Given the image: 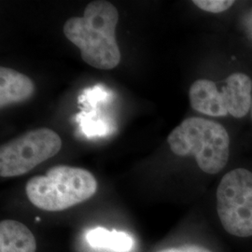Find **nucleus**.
I'll return each mask as SVG.
<instances>
[{"label": "nucleus", "mask_w": 252, "mask_h": 252, "mask_svg": "<svg viewBox=\"0 0 252 252\" xmlns=\"http://www.w3.org/2000/svg\"><path fill=\"white\" fill-rule=\"evenodd\" d=\"M119 13L108 1H94L87 5L82 17L68 19L63 26L65 37L81 51V58L91 66L108 70L121 61L116 41Z\"/></svg>", "instance_id": "f257e3e1"}, {"label": "nucleus", "mask_w": 252, "mask_h": 252, "mask_svg": "<svg viewBox=\"0 0 252 252\" xmlns=\"http://www.w3.org/2000/svg\"><path fill=\"white\" fill-rule=\"evenodd\" d=\"M178 156H194L202 171L214 175L221 171L229 159L230 138L220 124L191 117L177 126L167 138Z\"/></svg>", "instance_id": "f03ea898"}, {"label": "nucleus", "mask_w": 252, "mask_h": 252, "mask_svg": "<svg viewBox=\"0 0 252 252\" xmlns=\"http://www.w3.org/2000/svg\"><path fill=\"white\" fill-rule=\"evenodd\" d=\"M97 189L91 172L68 165H56L43 176L27 181L26 191L35 207L51 212L62 211L90 199Z\"/></svg>", "instance_id": "7ed1b4c3"}, {"label": "nucleus", "mask_w": 252, "mask_h": 252, "mask_svg": "<svg viewBox=\"0 0 252 252\" xmlns=\"http://www.w3.org/2000/svg\"><path fill=\"white\" fill-rule=\"evenodd\" d=\"M218 215L229 234L252 235V173L236 168L227 173L217 189Z\"/></svg>", "instance_id": "20e7f679"}, {"label": "nucleus", "mask_w": 252, "mask_h": 252, "mask_svg": "<svg viewBox=\"0 0 252 252\" xmlns=\"http://www.w3.org/2000/svg\"><path fill=\"white\" fill-rule=\"evenodd\" d=\"M62 148V139L54 130L39 128L2 145L0 176L18 177L31 171L41 162L55 156Z\"/></svg>", "instance_id": "39448f33"}, {"label": "nucleus", "mask_w": 252, "mask_h": 252, "mask_svg": "<svg viewBox=\"0 0 252 252\" xmlns=\"http://www.w3.org/2000/svg\"><path fill=\"white\" fill-rule=\"evenodd\" d=\"M190 106L202 114L212 117H224L227 109L224 93L218 90L216 83L209 80L194 81L189 92Z\"/></svg>", "instance_id": "423d86ee"}, {"label": "nucleus", "mask_w": 252, "mask_h": 252, "mask_svg": "<svg viewBox=\"0 0 252 252\" xmlns=\"http://www.w3.org/2000/svg\"><path fill=\"white\" fill-rule=\"evenodd\" d=\"M35 84L30 78L12 68L0 67V107L27 101L33 96Z\"/></svg>", "instance_id": "0eeeda50"}, {"label": "nucleus", "mask_w": 252, "mask_h": 252, "mask_svg": "<svg viewBox=\"0 0 252 252\" xmlns=\"http://www.w3.org/2000/svg\"><path fill=\"white\" fill-rule=\"evenodd\" d=\"M228 112L234 118H243L252 108V81L243 73H234L222 87Z\"/></svg>", "instance_id": "6e6552de"}, {"label": "nucleus", "mask_w": 252, "mask_h": 252, "mask_svg": "<svg viewBox=\"0 0 252 252\" xmlns=\"http://www.w3.org/2000/svg\"><path fill=\"white\" fill-rule=\"evenodd\" d=\"M34 234L24 223L5 220L0 222V252H36Z\"/></svg>", "instance_id": "1a4fd4ad"}, {"label": "nucleus", "mask_w": 252, "mask_h": 252, "mask_svg": "<svg viewBox=\"0 0 252 252\" xmlns=\"http://www.w3.org/2000/svg\"><path fill=\"white\" fill-rule=\"evenodd\" d=\"M86 239L91 247L94 249H104L114 252H128L134 245V239L130 234L115 230L108 231L103 227L88 231Z\"/></svg>", "instance_id": "9d476101"}, {"label": "nucleus", "mask_w": 252, "mask_h": 252, "mask_svg": "<svg viewBox=\"0 0 252 252\" xmlns=\"http://www.w3.org/2000/svg\"><path fill=\"white\" fill-rule=\"evenodd\" d=\"M192 3L207 12H223L234 4L233 0H193Z\"/></svg>", "instance_id": "9b49d317"}, {"label": "nucleus", "mask_w": 252, "mask_h": 252, "mask_svg": "<svg viewBox=\"0 0 252 252\" xmlns=\"http://www.w3.org/2000/svg\"><path fill=\"white\" fill-rule=\"evenodd\" d=\"M158 252H211L207 249L200 247V246H195V245H186V246H181V247H177V248H170V249H165Z\"/></svg>", "instance_id": "f8f14e48"}, {"label": "nucleus", "mask_w": 252, "mask_h": 252, "mask_svg": "<svg viewBox=\"0 0 252 252\" xmlns=\"http://www.w3.org/2000/svg\"></svg>", "instance_id": "ddd939ff"}]
</instances>
